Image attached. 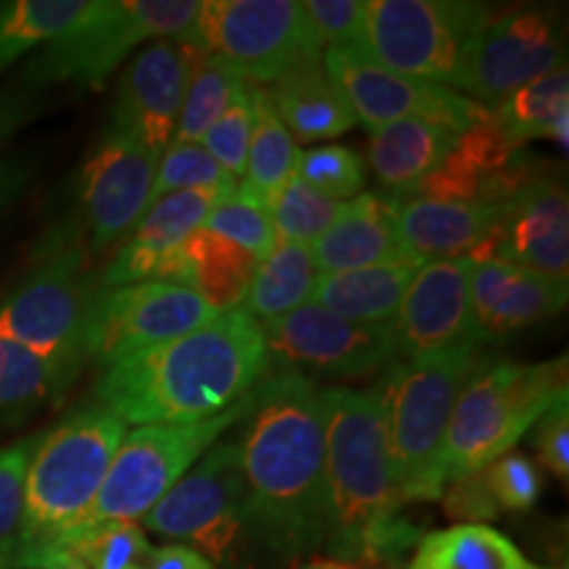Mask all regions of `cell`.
Wrapping results in <instances>:
<instances>
[{"mask_svg":"<svg viewBox=\"0 0 569 569\" xmlns=\"http://www.w3.org/2000/svg\"><path fill=\"white\" fill-rule=\"evenodd\" d=\"M246 419L240 461L251 536L284 559L325 549L330 515L322 388L277 369L253 388Z\"/></svg>","mask_w":569,"mask_h":569,"instance_id":"6da1fadb","label":"cell"},{"mask_svg":"<svg viewBox=\"0 0 569 569\" xmlns=\"http://www.w3.org/2000/svg\"><path fill=\"white\" fill-rule=\"evenodd\" d=\"M261 327L243 309L224 311L188 336L103 367L96 401L124 425H184L219 417L269 369Z\"/></svg>","mask_w":569,"mask_h":569,"instance_id":"7a4b0ae2","label":"cell"},{"mask_svg":"<svg viewBox=\"0 0 569 569\" xmlns=\"http://www.w3.org/2000/svg\"><path fill=\"white\" fill-rule=\"evenodd\" d=\"M327 532L325 551L346 565L398 561L417 530L398 517L401 498L375 390L322 388Z\"/></svg>","mask_w":569,"mask_h":569,"instance_id":"3957f363","label":"cell"},{"mask_svg":"<svg viewBox=\"0 0 569 569\" xmlns=\"http://www.w3.org/2000/svg\"><path fill=\"white\" fill-rule=\"evenodd\" d=\"M124 432L122 419L90 403L38 436L27 465L17 569L69 565L71 538L82 530Z\"/></svg>","mask_w":569,"mask_h":569,"instance_id":"277c9868","label":"cell"},{"mask_svg":"<svg viewBox=\"0 0 569 569\" xmlns=\"http://www.w3.org/2000/svg\"><path fill=\"white\" fill-rule=\"evenodd\" d=\"M478 356L480 343H467L419 361L390 365L372 388L382 409L401 503L436 501L443 493L448 422Z\"/></svg>","mask_w":569,"mask_h":569,"instance_id":"5b68a950","label":"cell"},{"mask_svg":"<svg viewBox=\"0 0 569 569\" xmlns=\"http://www.w3.org/2000/svg\"><path fill=\"white\" fill-rule=\"evenodd\" d=\"M567 393V356L543 365L509 359L475 361L453 403L446 432V486L482 472Z\"/></svg>","mask_w":569,"mask_h":569,"instance_id":"8992f818","label":"cell"},{"mask_svg":"<svg viewBox=\"0 0 569 569\" xmlns=\"http://www.w3.org/2000/svg\"><path fill=\"white\" fill-rule=\"evenodd\" d=\"M201 9L198 0H96L88 17L27 56L17 80L34 90L51 84L98 90L142 42H193Z\"/></svg>","mask_w":569,"mask_h":569,"instance_id":"52a82bcc","label":"cell"},{"mask_svg":"<svg viewBox=\"0 0 569 569\" xmlns=\"http://www.w3.org/2000/svg\"><path fill=\"white\" fill-rule=\"evenodd\" d=\"M98 293L101 280L82 240L53 238L42 246L32 272L0 301V338L84 369V340Z\"/></svg>","mask_w":569,"mask_h":569,"instance_id":"ba28073f","label":"cell"},{"mask_svg":"<svg viewBox=\"0 0 569 569\" xmlns=\"http://www.w3.org/2000/svg\"><path fill=\"white\" fill-rule=\"evenodd\" d=\"M251 403L253 390L219 417L184 425H138L132 432H124L82 530L111 522H142L232 425L243 422Z\"/></svg>","mask_w":569,"mask_h":569,"instance_id":"9c48e42d","label":"cell"},{"mask_svg":"<svg viewBox=\"0 0 569 569\" xmlns=\"http://www.w3.org/2000/svg\"><path fill=\"white\" fill-rule=\"evenodd\" d=\"M146 530L230 567L251 536L240 443H213L184 478L142 517Z\"/></svg>","mask_w":569,"mask_h":569,"instance_id":"30bf717a","label":"cell"},{"mask_svg":"<svg viewBox=\"0 0 569 569\" xmlns=\"http://www.w3.org/2000/svg\"><path fill=\"white\" fill-rule=\"evenodd\" d=\"M490 19L459 0H367L365 51L396 74L451 88L467 42Z\"/></svg>","mask_w":569,"mask_h":569,"instance_id":"8fae6325","label":"cell"},{"mask_svg":"<svg viewBox=\"0 0 569 569\" xmlns=\"http://www.w3.org/2000/svg\"><path fill=\"white\" fill-rule=\"evenodd\" d=\"M193 46L222 56L251 84H272L319 46L298 0H206Z\"/></svg>","mask_w":569,"mask_h":569,"instance_id":"7c38bea8","label":"cell"},{"mask_svg":"<svg viewBox=\"0 0 569 569\" xmlns=\"http://www.w3.org/2000/svg\"><path fill=\"white\" fill-rule=\"evenodd\" d=\"M322 67L356 122L372 132L401 119H425L465 134L488 117L486 106L475 103L472 98L443 84L409 80L388 71L359 46L325 48Z\"/></svg>","mask_w":569,"mask_h":569,"instance_id":"4fadbf2b","label":"cell"},{"mask_svg":"<svg viewBox=\"0 0 569 569\" xmlns=\"http://www.w3.org/2000/svg\"><path fill=\"white\" fill-rule=\"evenodd\" d=\"M217 311L193 288L169 280H146L101 288L88 325V361L111 367L148 348L163 346L198 330Z\"/></svg>","mask_w":569,"mask_h":569,"instance_id":"5bb4252c","label":"cell"},{"mask_svg":"<svg viewBox=\"0 0 569 569\" xmlns=\"http://www.w3.org/2000/svg\"><path fill=\"white\" fill-rule=\"evenodd\" d=\"M269 365L315 380H361L393 365L396 340L386 325H359L317 303H303L288 317L261 327Z\"/></svg>","mask_w":569,"mask_h":569,"instance_id":"9a60e30c","label":"cell"},{"mask_svg":"<svg viewBox=\"0 0 569 569\" xmlns=\"http://www.w3.org/2000/svg\"><path fill=\"white\" fill-rule=\"evenodd\" d=\"M565 38L540 11H511L488 19L467 42L457 92L475 103H498L525 84L565 69Z\"/></svg>","mask_w":569,"mask_h":569,"instance_id":"2e32d148","label":"cell"},{"mask_svg":"<svg viewBox=\"0 0 569 569\" xmlns=\"http://www.w3.org/2000/svg\"><path fill=\"white\" fill-rule=\"evenodd\" d=\"M161 156L127 134L106 130L80 174L82 246L90 256L122 243L151 203Z\"/></svg>","mask_w":569,"mask_h":569,"instance_id":"e0dca14e","label":"cell"},{"mask_svg":"<svg viewBox=\"0 0 569 569\" xmlns=\"http://www.w3.org/2000/svg\"><path fill=\"white\" fill-rule=\"evenodd\" d=\"M203 48L184 40H156L127 63L117 84L106 130L138 140L161 156L174 140L177 122Z\"/></svg>","mask_w":569,"mask_h":569,"instance_id":"ac0fdd59","label":"cell"},{"mask_svg":"<svg viewBox=\"0 0 569 569\" xmlns=\"http://www.w3.org/2000/svg\"><path fill=\"white\" fill-rule=\"evenodd\" d=\"M469 272L472 259L467 256L427 261L417 269L396 322L390 325L396 356L419 361L451 348L480 343L469 301Z\"/></svg>","mask_w":569,"mask_h":569,"instance_id":"d6986e66","label":"cell"},{"mask_svg":"<svg viewBox=\"0 0 569 569\" xmlns=\"http://www.w3.org/2000/svg\"><path fill=\"white\" fill-rule=\"evenodd\" d=\"M488 256L538 274L567 277L569 201L565 184L532 177L509 201H503L493 234L472 259Z\"/></svg>","mask_w":569,"mask_h":569,"instance_id":"ffe728a7","label":"cell"},{"mask_svg":"<svg viewBox=\"0 0 569 569\" xmlns=\"http://www.w3.org/2000/svg\"><path fill=\"white\" fill-rule=\"evenodd\" d=\"M230 193L219 190H184L172 193L142 213L113 253V259L98 272L101 288H122L146 280L172 282L177 256L184 240L203 227L211 206Z\"/></svg>","mask_w":569,"mask_h":569,"instance_id":"44dd1931","label":"cell"},{"mask_svg":"<svg viewBox=\"0 0 569 569\" xmlns=\"http://www.w3.org/2000/svg\"><path fill=\"white\" fill-rule=\"evenodd\" d=\"M569 280L515 267L509 261L472 259L469 301L480 343L501 340L543 319L559 315L567 306Z\"/></svg>","mask_w":569,"mask_h":569,"instance_id":"7402d4cb","label":"cell"},{"mask_svg":"<svg viewBox=\"0 0 569 569\" xmlns=\"http://www.w3.org/2000/svg\"><path fill=\"white\" fill-rule=\"evenodd\" d=\"M401 251L415 264L438 259H472L493 234L503 203L390 198Z\"/></svg>","mask_w":569,"mask_h":569,"instance_id":"603a6c76","label":"cell"},{"mask_svg":"<svg viewBox=\"0 0 569 569\" xmlns=\"http://www.w3.org/2000/svg\"><path fill=\"white\" fill-rule=\"evenodd\" d=\"M309 248L319 274L409 261L398 243L393 201L377 193H361L348 201L330 230Z\"/></svg>","mask_w":569,"mask_h":569,"instance_id":"cb8c5ba5","label":"cell"},{"mask_svg":"<svg viewBox=\"0 0 569 569\" xmlns=\"http://www.w3.org/2000/svg\"><path fill=\"white\" fill-rule=\"evenodd\" d=\"M269 103L293 138L303 142L330 140L356 124L351 109L319 59H306L290 67L267 88Z\"/></svg>","mask_w":569,"mask_h":569,"instance_id":"d4e9b609","label":"cell"},{"mask_svg":"<svg viewBox=\"0 0 569 569\" xmlns=\"http://www.w3.org/2000/svg\"><path fill=\"white\" fill-rule=\"evenodd\" d=\"M459 134L425 119H401L369 138V167L388 198H403L453 151Z\"/></svg>","mask_w":569,"mask_h":569,"instance_id":"484cf974","label":"cell"},{"mask_svg":"<svg viewBox=\"0 0 569 569\" xmlns=\"http://www.w3.org/2000/svg\"><path fill=\"white\" fill-rule=\"evenodd\" d=\"M417 269L411 261H393L340 274H319L309 303L322 306L348 322L390 327Z\"/></svg>","mask_w":569,"mask_h":569,"instance_id":"4316f807","label":"cell"},{"mask_svg":"<svg viewBox=\"0 0 569 569\" xmlns=\"http://www.w3.org/2000/svg\"><path fill=\"white\" fill-rule=\"evenodd\" d=\"M259 261L230 240L203 227L190 234L177 256L172 282L193 288L217 315L243 306Z\"/></svg>","mask_w":569,"mask_h":569,"instance_id":"83f0119b","label":"cell"},{"mask_svg":"<svg viewBox=\"0 0 569 569\" xmlns=\"http://www.w3.org/2000/svg\"><path fill=\"white\" fill-rule=\"evenodd\" d=\"M80 372L82 367L46 359L0 338V430L56 407Z\"/></svg>","mask_w":569,"mask_h":569,"instance_id":"f1b7e54d","label":"cell"},{"mask_svg":"<svg viewBox=\"0 0 569 569\" xmlns=\"http://www.w3.org/2000/svg\"><path fill=\"white\" fill-rule=\"evenodd\" d=\"M488 122L515 151L536 138H551L567 151L569 74L567 67L525 84L488 109Z\"/></svg>","mask_w":569,"mask_h":569,"instance_id":"f546056e","label":"cell"},{"mask_svg":"<svg viewBox=\"0 0 569 569\" xmlns=\"http://www.w3.org/2000/svg\"><path fill=\"white\" fill-rule=\"evenodd\" d=\"M317 277L309 246L277 240L274 251L256 267L243 311L259 327L277 322L311 301Z\"/></svg>","mask_w":569,"mask_h":569,"instance_id":"4dcf8cb0","label":"cell"},{"mask_svg":"<svg viewBox=\"0 0 569 569\" xmlns=\"http://www.w3.org/2000/svg\"><path fill=\"white\" fill-rule=\"evenodd\" d=\"M407 569H536L525 553L488 525H453L419 538Z\"/></svg>","mask_w":569,"mask_h":569,"instance_id":"1f68e13d","label":"cell"},{"mask_svg":"<svg viewBox=\"0 0 569 569\" xmlns=\"http://www.w3.org/2000/svg\"><path fill=\"white\" fill-rule=\"evenodd\" d=\"M298 156L301 151H298L296 138L274 113L267 90L253 84V134L240 188L269 206L284 188V182L296 174Z\"/></svg>","mask_w":569,"mask_h":569,"instance_id":"d6a6232c","label":"cell"},{"mask_svg":"<svg viewBox=\"0 0 569 569\" xmlns=\"http://www.w3.org/2000/svg\"><path fill=\"white\" fill-rule=\"evenodd\" d=\"M96 0H9L0 3V74L88 17Z\"/></svg>","mask_w":569,"mask_h":569,"instance_id":"836d02e7","label":"cell"},{"mask_svg":"<svg viewBox=\"0 0 569 569\" xmlns=\"http://www.w3.org/2000/svg\"><path fill=\"white\" fill-rule=\"evenodd\" d=\"M246 82V77L222 56L203 51L190 74L188 90H184L180 122H177L172 142H201L209 127L222 117Z\"/></svg>","mask_w":569,"mask_h":569,"instance_id":"e575fe53","label":"cell"},{"mask_svg":"<svg viewBox=\"0 0 569 569\" xmlns=\"http://www.w3.org/2000/svg\"><path fill=\"white\" fill-rule=\"evenodd\" d=\"M203 230H209L219 238L230 240L238 248H243L253 256L256 261H264L277 246V232L269 206L259 198L246 193L243 188H234L230 196L219 198L211 206L209 217H206Z\"/></svg>","mask_w":569,"mask_h":569,"instance_id":"d590c367","label":"cell"},{"mask_svg":"<svg viewBox=\"0 0 569 569\" xmlns=\"http://www.w3.org/2000/svg\"><path fill=\"white\" fill-rule=\"evenodd\" d=\"M151 540L140 525L111 522L71 538L69 559L84 569H146L153 557Z\"/></svg>","mask_w":569,"mask_h":569,"instance_id":"8d00e7d4","label":"cell"},{"mask_svg":"<svg viewBox=\"0 0 569 569\" xmlns=\"http://www.w3.org/2000/svg\"><path fill=\"white\" fill-rule=\"evenodd\" d=\"M346 203L330 201L293 174L269 203L277 240H290V243L301 246L317 243L330 230Z\"/></svg>","mask_w":569,"mask_h":569,"instance_id":"74e56055","label":"cell"},{"mask_svg":"<svg viewBox=\"0 0 569 569\" xmlns=\"http://www.w3.org/2000/svg\"><path fill=\"white\" fill-rule=\"evenodd\" d=\"M238 182L213 161V156L206 151L201 142H172L161 153L159 167H156L151 203L172 193L184 190H219V193H232Z\"/></svg>","mask_w":569,"mask_h":569,"instance_id":"f35d334b","label":"cell"},{"mask_svg":"<svg viewBox=\"0 0 569 569\" xmlns=\"http://www.w3.org/2000/svg\"><path fill=\"white\" fill-rule=\"evenodd\" d=\"M38 436L0 448V569H17L21 522H24V480Z\"/></svg>","mask_w":569,"mask_h":569,"instance_id":"ab89813d","label":"cell"},{"mask_svg":"<svg viewBox=\"0 0 569 569\" xmlns=\"http://www.w3.org/2000/svg\"><path fill=\"white\" fill-rule=\"evenodd\" d=\"M296 177L330 201H353L365 190L367 174L359 153L346 146L311 148L298 156Z\"/></svg>","mask_w":569,"mask_h":569,"instance_id":"60d3db41","label":"cell"},{"mask_svg":"<svg viewBox=\"0 0 569 569\" xmlns=\"http://www.w3.org/2000/svg\"><path fill=\"white\" fill-rule=\"evenodd\" d=\"M253 134V84L246 82L227 106V111L209 127L201 146L213 156L232 180L246 172V156Z\"/></svg>","mask_w":569,"mask_h":569,"instance_id":"b9f144b4","label":"cell"},{"mask_svg":"<svg viewBox=\"0 0 569 569\" xmlns=\"http://www.w3.org/2000/svg\"><path fill=\"white\" fill-rule=\"evenodd\" d=\"M482 475H486L498 509L528 511L536 507L540 493H543V472L536 461L522 457V453H503L493 465L482 469Z\"/></svg>","mask_w":569,"mask_h":569,"instance_id":"7bdbcfd3","label":"cell"},{"mask_svg":"<svg viewBox=\"0 0 569 569\" xmlns=\"http://www.w3.org/2000/svg\"><path fill=\"white\" fill-rule=\"evenodd\" d=\"M303 13L319 46L365 48L367 0H306Z\"/></svg>","mask_w":569,"mask_h":569,"instance_id":"ee69618b","label":"cell"},{"mask_svg":"<svg viewBox=\"0 0 569 569\" xmlns=\"http://www.w3.org/2000/svg\"><path fill=\"white\" fill-rule=\"evenodd\" d=\"M440 498H443L446 515L453 519H467L465 525H482L501 515L482 472L448 482Z\"/></svg>","mask_w":569,"mask_h":569,"instance_id":"f6af8a7d","label":"cell"},{"mask_svg":"<svg viewBox=\"0 0 569 569\" xmlns=\"http://www.w3.org/2000/svg\"><path fill=\"white\" fill-rule=\"evenodd\" d=\"M538 457L546 467L551 469L559 478L569 475V409L567 398H561L559 403L546 411L540 417V427L536 436Z\"/></svg>","mask_w":569,"mask_h":569,"instance_id":"bcb514c9","label":"cell"},{"mask_svg":"<svg viewBox=\"0 0 569 569\" xmlns=\"http://www.w3.org/2000/svg\"><path fill=\"white\" fill-rule=\"evenodd\" d=\"M40 113V90L27 88L19 80L0 88V151L13 134L24 130Z\"/></svg>","mask_w":569,"mask_h":569,"instance_id":"7dc6e473","label":"cell"},{"mask_svg":"<svg viewBox=\"0 0 569 569\" xmlns=\"http://www.w3.org/2000/svg\"><path fill=\"white\" fill-rule=\"evenodd\" d=\"M34 177V159L27 153L0 156V217L19 201Z\"/></svg>","mask_w":569,"mask_h":569,"instance_id":"c3c4849f","label":"cell"},{"mask_svg":"<svg viewBox=\"0 0 569 569\" xmlns=\"http://www.w3.org/2000/svg\"><path fill=\"white\" fill-rule=\"evenodd\" d=\"M146 569H213L209 559H203L201 553L188 549V546L169 543L163 549H156L151 561Z\"/></svg>","mask_w":569,"mask_h":569,"instance_id":"681fc988","label":"cell"},{"mask_svg":"<svg viewBox=\"0 0 569 569\" xmlns=\"http://www.w3.org/2000/svg\"><path fill=\"white\" fill-rule=\"evenodd\" d=\"M301 569H380V567H359V565H346V561H332V559H319L309 561Z\"/></svg>","mask_w":569,"mask_h":569,"instance_id":"f907efd6","label":"cell"},{"mask_svg":"<svg viewBox=\"0 0 569 569\" xmlns=\"http://www.w3.org/2000/svg\"><path fill=\"white\" fill-rule=\"evenodd\" d=\"M53 569H84L82 565H77V561H69V565H63V567H53Z\"/></svg>","mask_w":569,"mask_h":569,"instance_id":"816d5d0a","label":"cell"},{"mask_svg":"<svg viewBox=\"0 0 569 569\" xmlns=\"http://www.w3.org/2000/svg\"><path fill=\"white\" fill-rule=\"evenodd\" d=\"M536 569H543V567H536Z\"/></svg>","mask_w":569,"mask_h":569,"instance_id":"f5cc1de1","label":"cell"}]
</instances>
